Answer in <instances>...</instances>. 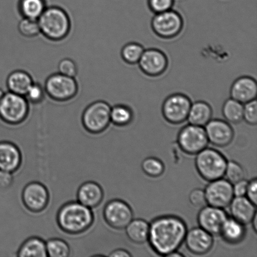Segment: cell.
Wrapping results in <instances>:
<instances>
[{
	"label": "cell",
	"mask_w": 257,
	"mask_h": 257,
	"mask_svg": "<svg viewBox=\"0 0 257 257\" xmlns=\"http://www.w3.org/2000/svg\"><path fill=\"white\" fill-rule=\"evenodd\" d=\"M251 223H252L253 228L256 233V230H257V216H256V215L255 216H254V218H253V220H252V221H251Z\"/></svg>",
	"instance_id": "f6af8a7d"
},
{
	"label": "cell",
	"mask_w": 257,
	"mask_h": 257,
	"mask_svg": "<svg viewBox=\"0 0 257 257\" xmlns=\"http://www.w3.org/2000/svg\"><path fill=\"white\" fill-rule=\"evenodd\" d=\"M14 183V173L0 171V189L7 190V189L11 188Z\"/></svg>",
	"instance_id": "ab89813d"
},
{
	"label": "cell",
	"mask_w": 257,
	"mask_h": 257,
	"mask_svg": "<svg viewBox=\"0 0 257 257\" xmlns=\"http://www.w3.org/2000/svg\"><path fill=\"white\" fill-rule=\"evenodd\" d=\"M21 151L15 144L10 141L0 142V171L14 173L22 165Z\"/></svg>",
	"instance_id": "ac0fdd59"
},
{
	"label": "cell",
	"mask_w": 257,
	"mask_h": 257,
	"mask_svg": "<svg viewBox=\"0 0 257 257\" xmlns=\"http://www.w3.org/2000/svg\"><path fill=\"white\" fill-rule=\"evenodd\" d=\"M248 182V181H246L245 179H244L243 180H241L237 183L233 184V191L234 197L245 196Z\"/></svg>",
	"instance_id": "b9f144b4"
},
{
	"label": "cell",
	"mask_w": 257,
	"mask_h": 257,
	"mask_svg": "<svg viewBox=\"0 0 257 257\" xmlns=\"http://www.w3.org/2000/svg\"><path fill=\"white\" fill-rule=\"evenodd\" d=\"M5 91L4 89V88H2V87H0V101H1V100L4 97V95L5 94Z\"/></svg>",
	"instance_id": "bcb514c9"
},
{
	"label": "cell",
	"mask_w": 257,
	"mask_h": 257,
	"mask_svg": "<svg viewBox=\"0 0 257 257\" xmlns=\"http://www.w3.org/2000/svg\"><path fill=\"white\" fill-rule=\"evenodd\" d=\"M46 95L44 87L39 83L34 82L24 97L29 104H39L44 101Z\"/></svg>",
	"instance_id": "e575fe53"
},
{
	"label": "cell",
	"mask_w": 257,
	"mask_h": 257,
	"mask_svg": "<svg viewBox=\"0 0 257 257\" xmlns=\"http://www.w3.org/2000/svg\"><path fill=\"white\" fill-rule=\"evenodd\" d=\"M18 30L22 36L26 38L36 37L40 34L38 20L22 18L18 25Z\"/></svg>",
	"instance_id": "d6a6232c"
},
{
	"label": "cell",
	"mask_w": 257,
	"mask_h": 257,
	"mask_svg": "<svg viewBox=\"0 0 257 257\" xmlns=\"http://www.w3.org/2000/svg\"><path fill=\"white\" fill-rule=\"evenodd\" d=\"M104 198L102 186L95 181H89L82 184L77 192V200L90 209L98 207Z\"/></svg>",
	"instance_id": "ffe728a7"
},
{
	"label": "cell",
	"mask_w": 257,
	"mask_h": 257,
	"mask_svg": "<svg viewBox=\"0 0 257 257\" xmlns=\"http://www.w3.org/2000/svg\"><path fill=\"white\" fill-rule=\"evenodd\" d=\"M208 143L216 147H225L232 142L234 131L229 122L221 119H211L205 126Z\"/></svg>",
	"instance_id": "2e32d148"
},
{
	"label": "cell",
	"mask_w": 257,
	"mask_h": 257,
	"mask_svg": "<svg viewBox=\"0 0 257 257\" xmlns=\"http://www.w3.org/2000/svg\"><path fill=\"white\" fill-rule=\"evenodd\" d=\"M178 144L184 153L196 155L207 147L208 140L205 127L189 124L181 128Z\"/></svg>",
	"instance_id": "30bf717a"
},
{
	"label": "cell",
	"mask_w": 257,
	"mask_h": 257,
	"mask_svg": "<svg viewBox=\"0 0 257 257\" xmlns=\"http://www.w3.org/2000/svg\"><path fill=\"white\" fill-rule=\"evenodd\" d=\"M245 225L233 218L228 217L221 227L220 235L228 243L237 244L245 238Z\"/></svg>",
	"instance_id": "cb8c5ba5"
},
{
	"label": "cell",
	"mask_w": 257,
	"mask_h": 257,
	"mask_svg": "<svg viewBox=\"0 0 257 257\" xmlns=\"http://www.w3.org/2000/svg\"><path fill=\"white\" fill-rule=\"evenodd\" d=\"M183 17L172 9L155 14L151 21L153 31L163 39H171L178 36L182 31Z\"/></svg>",
	"instance_id": "ba28073f"
},
{
	"label": "cell",
	"mask_w": 257,
	"mask_h": 257,
	"mask_svg": "<svg viewBox=\"0 0 257 257\" xmlns=\"http://www.w3.org/2000/svg\"><path fill=\"white\" fill-rule=\"evenodd\" d=\"M213 110L207 102L198 100L192 103L187 120L190 124L205 127L212 117Z\"/></svg>",
	"instance_id": "603a6c76"
},
{
	"label": "cell",
	"mask_w": 257,
	"mask_h": 257,
	"mask_svg": "<svg viewBox=\"0 0 257 257\" xmlns=\"http://www.w3.org/2000/svg\"><path fill=\"white\" fill-rule=\"evenodd\" d=\"M225 176L226 180L233 185L245 179V173L242 166L235 161H229L226 165Z\"/></svg>",
	"instance_id": "836d02e7"
},
{
	"label": "cell",
	"mask_w": 257,
	"mask_h": 257,
	"mask_svg": "<svg viewBox=\"0 0 257 257\" xmlns=\"http://www.w3.org/2000/svg\"><path fill=\"white\" fill-rule=\"evenodd\" d=\"M47 257H68L70 255L69 244L62 239L53 238L46 241Z\"/></svg>",
	"instance_id": "f546056e"
},
{
	"label": "cell",
	"mask_w": 257,
	"mask_h": 257,
	"mask_svg": "<svg viewBox=\"0 0 257 257\" xmlns=\"http://www.w3.org/2000/svg\"><path fill=\"white\" fill-rule=\"evenodd\" d=\"M167 256L182 257V256H184V255H183L182 253H180V252H178V251H174V252H173V253H170V255H168Z\"/></svg>",
	"instance_id": "ee69618b"
},
{
	"label": "cell",
	"mask_w": 257,
	"mask_h": 257,
	"mask_svg": "<svg viewBox=\"0 0 257 257\" xmlns=\"http://www.w3.org/2000/svg\"><path fill=\"white\" fill-rule=\"evenodd\" d=\"M138 64L145 75L157 77L162 75L167 69L168 60L165 53L153 48L144 50Z\"/></svg>",
	"instance_id": "5bb4252c"
},
{
	"label": "cell",
	"mask_w": 257,
	"mask_h": 257,
	"mask_svg": "<svg viewBox=\"0 0 257 257\" xmlns=\"http://www.w3.org/2000/svg\"><path fill=\"white\" fill-rule=\"evenodd\" d=\"M18 257H47L46 241L38 236H32L24 241L18 250Z\"/></svg>",
	"instance_id": "d4e9b609"
},
{
	"label": "cell",
	"mask_w": 257,
	"mask_h": 257,
	"mask_svg": "<svg viewBox=\"0 0 257 257\" xmlns=\"http://www.w3.org/2000/svg\"><path fill=\"white\" fill-rule=\"evenodd\" d=\"M189 200L191 205L196 208H202L207 204L205 191L200 188H196L191 191L189 195Z\"/></svg>",
	"instance_id": "f35d334b"
},
{
	"label": "cell",
	"mask_w": 257,
	"mask_h": 257,
	"mask_svg": "<svg viewBox=\"0 0 257 257\" xmlns=\"http://www.w3.org/2000/svg\"><path fill=\"white\" fill-rule=\"evenodd\" d=\"M175 0H148V5L153 13L160 14L173 9Z\"/></svg>",
	"instance_id": "74e56055"
},
{
	"label": "cell",
	"mask_w": 257,
	"mask_h": 257,
	"mask_svg": "<svg viewBox=\"0 0 257 257\" xmlns=\"http://www.w3.org/2000/svg\"><path fill=\"white\" fill-rule=\"evenodd\" d=\"M246 197L251 203L256 206L257 203V180L254 178L248 182L247 189H246Z\"/></svg>",
	"instance_id": "60d3db41"
},
{
	"label": "cell",
	"mask_w": 257,
	"mask_h": 257,
	"mask_svg": "<svg viewBox=\"0 0 257 257\" xmlns=\"http://www.w3.org/2000/svg\"><path fill=\"white\" fill-rule=\"evenodd\" d=\"M29 102L23 95L5 92L0 101V120L11 125L21 124L29 114Z\"/></svg>",
	"instance_id": "5b68a950"
},
{
	"label": "cell",
	"mask_w": 257,
	"mask_h": 257,
	"mask_svg": "<svg viewBox=\"0 0 257 257\" xmlns=\"http://www.w3.org/2000/svg\"><path fill=\"white\" fill-rule=\"evenodd\" d=\"M229 206L232 218L245 225L250 223L256 215V206L246 196L234 197Z\"/></svg>",
	"instance_id": "44dd1931"
},
{
	"label": "cell",
	"mask_w": 257,
	"mask_h": 257,
	"mask_svg": "<svg viewBox=\"0 0 257 257\" xmlns=\"http://www.w3.org/2000/svg\"><path fill=\"white\" fill-rule=\"evenodd\" d=\"M132 109L124 104H117L110 109V122L119 127L126 126L133 119Z\"/></svg>",
	"instance_id": "f1b7e54d"
},
{
	"label": "cell",
	"mask_w": 257,
	"mask_h": 257,
	"mask_svg": "<svg viewBox=\"0 0 257 257\" xmlns=\"http://www.w3.org/2000/svg\"><path fill=\"white\" fill-rule=\"evenodd\" d=\"M109 256L111 257H130L131 254L124 249L118 248L111 251Z\"/></svg>",
	"instance_id": "7bdbcfd3"
},
{
	"label": "cell",
	"mask_w": 257,
	"mask_h": 257,
	"mask_svg": "<svg viewBox=\"0 0 257 257\" xmlns=\"http://www.w3.org/2000/svg\"><path fill=\"white\" fill-rule=\"evenodd\" d=\"M228 216L222 208L212 206H205L201 208L198 215V222L200 227L212 235H220L221 227Z\"/></svg>",
	"instance_id": "9a60e30c"
},
{
	"label": "cell",
	"mask_w": 257,
	"mask_h": 257,
	"mask_svg": "<svg viewBox=\"0 0 257 257\" xmlns=\"http://www.w3.org/2000/svg\"><path fill=\"white\" fill-rule=\"evenodd\" d=\"M204 191L206 203L214 207H228L234 198L233 185L225 179L210 181Z\"/></svg>",
	"instance_id": "4fadbf2b"
},
{
	"label": "cell",
	"mask_w": 257,
	"mask_h": 257,
	"mask_svg": "<svg viewBox=\"0 0 257 257\" xmlns=\"http://www.w3.org/2000/svg\"><path fill=\"white\" fill-rule=\"evenodd\" d=\"M111 106L104 100H97L85 108L82 115V124L88 133L99 135L109 127Z\"/></svg>",
	"instance_id": "8992f818"
},
{
	"label": "cell",
	"mask_w": 257,
	"mask_h": 257,
	"mask_svg": "<svg viewBox=\"0 0 257 257\" xmlns=\"http://www.w3.org/2000/svg\"><path fill=\"white\" fill-rule=\"evenodd\" d=\"M125 229L128 238L132 242L143 244L148 241L150 224L143 219L133 220Z\"/></svg>",
	"instance_id": "484cf974"
},
{
	"label": "cell",
	"mask_w": 257,
	"mask_h": 257,
	"mask_svg": "<svg viewBox=\"0 0 257 257\" xmlns=\"http://www.w3.org/2000/svg\"><path fill=\"white\" fill-rule=\"evenodd\" d=\"M243 104L230 98L226 100L222 106V114L226 121L238 124L243 119Z\"/></svg>",
	"instance_id": "83f0119b"
},
{
	"label": "cell",
	"mask_w": 257,
	"mask_h": 257,
	"mask_svg": "<svg viewBox=\"0 0 257 257\" xmlns=\"http://www.w3.org/2000/svg\"><path fill=\"white\" fill-rule=\"evenodd\" d=\"M22 200L25 208L30 212L40 213L49 205V191L44 184L39 181H32L23 189Z\"/></svg>",
	"instance_id": "7c38bea8"
},
{
	"label": "cell",
	"mask_w": 257,
	"mask_h": 257,
	"mask_svg": "<svg viewBox=\"0 0 257 257\" xmlns=\"http://www.w3.org/2000/svg\"><path fill=\"white\" fill-rule=\"evenodd\" d=\"M58 72L66 76L75 78L78 73L76 62L70 58L62 59L58 64Z\"/></svg>",
	"instance_id": "d590c367"
},
{
	"label": "cell",
	"mask_w": 257,
	"mask_h": 257,
	"mask_svg": "<svg viewBox=\"0 0 257 257\" xmlns=\"http://www.w3.org/2000/svg\"><path fill=\"white\" fill-rule=\"evenodd\" d=\"M187 231L185 221L178 216H160L150 224L148 241L155 252L167 256L180 247Z\"/></svg>",
	"instance_id": "6da1fadb"
},
{
	"label": "cell",
	"mask_w": 257,
	"mask_h": 257,
	"mask_svg": "<svg viewBox=\"0 0 257 257\" xmlns=\"http://www.w3.org/2000/svg\"><path fill=\"white\" fill-rule=\"evenodd\" d=\"M231 98L245 104L256 99L257 83L254 78L242 76L233 82L230 88Z\"/></svg>",
	"instance_id": "d6986e66"
},
{
	"label": "cell",
	"mask_w": 257,
	"mask_h": 257,
	"mask_svg": "<svg viewBox=\"0 0 257 257\" xmlns=\"http://www.w3.org/2000/svg\"><path fill=\"white\" fill-rule=\"evenodd\" d=\"M192 102L187 95L175 93L163 102L162 114L166 121L172 124H182L187 120Z\"/></svg>",
	"instance_id": "9c48e42d"
},
{
	"label": "cell",
	"mask_w": 257,
	"mask_h": 257,
	"mask_svg": "<svg viewBox=\"0 0 257 257\" xmlns=\"http://www.w3.org/2000/svg\"><path fill=\"white\" fill-rule=\"evenodd\" d=\"M243 119L248 124L255 125L257 124L256 99L243 104Z\"/></svg>",
	"instance_id": "8d00e7d4"
},
{
	"label": "cell",
	"mask_w": 257,
	"mask_h": 257,
	"mask_svg": "<svg viewBox=\"0 0 257 257\" xmlns=\"http://www.w3.org/2000/svg\"><path fill=\"white\" fill-rule=\"evenodd\" d=\"M45 0H19L18 10L22 18L38 20L46 9Z\"/></svg>",
	"instance_id": "4316f807"
},
{
	"label": "cell",
	"mask_w": 257,
	"mask_h": 257,
	"mask_svg": "<svg viewBox=\"0 0 257 257\" xmlns=\"http://www.w3.org/2000/svg\"><path fill=\"white\" fill-rule=\"evenodd\" d=\"M44 88L50 99L57 102H65L76 96L79 85L74 77L55 73L48 77Z\"/></svg>",
	"instance_id": "52a82bcc"
},
{
	"label": "cell",
	"mask_w": 257,
	"mask_h": 257,
	"mask_svg": "<svg viewBox=\"0 0 257 257\" xmlns=\"http://www.w3.org/2000/svg\"><path fill=\"white\" fill-rule=\"evenodd\" d=\"M144 47L138 43L131 42L122 47L120 55L123 60L130 65L137 64L143 54Z\"/></svg>",
	"instance_id": "4dcf8cb0"
},
{
	"label": "cell",
	"mask_w": 257,
	"mask_h": 257,
	"mask_svg": "<svg viewBox=\"0 0 257 257\" xmlns=\"http://www.w3.org/2000/svg\"><path fill=\"white\" fill-rule=\"evenodd\" d=\"M34 83L31 75L25 70H16L8 75L6 85L8 91L25 96Z\"/></svg>",
	"instance_id": "7402d4cb"
},
{
	"label": "cell",
	"mask_w": 257,
	"mask_h": 257,
	"mask_svg": "<svg viewBox=\"0 0 257 257\" xmlns=\"http://www.w3.org/2000/svg\"><path fill=\"white\" fill-rule=\"evenodd\" d=\"M105 223L114 230H124L133 220V211L126 202L114 199L107 202L103 210Z\"/></svg>",
	"instance_id": "8fae6325"
},
{
	"label": "cell",
	"mask_w": 257,
	"mask_h": 257,
	"mask_svg": "<svg viewBox=\"0 0 257 257\" xmlns=\"http://www.w3.org/2000/svg\"><path fill=\"white\" fill-rule=\"evenodd\" d=\"M191 253L197 255L208 253L213 246V235L201 227H196L187 231L185 241Z\"/></svg>",
	"instance_id": "e0dca14e"
},
{
	"label": "cell",
	"mask_w": 257,
	"mask_h": 257,
	"mask_svg": "<svg viewBox=\"0 0 257 257\" xmlns=\"http://www.w3.org/2000/svg\"><path fill=\"white\" fill-rule=\"evenodd\" d=\"M38 22L40 34L52 41H61L69 35L71 30L69 15L61 7H47Z\"/></svg>",
	"instance_id": "3957f363"
},
{
	"label": "cell",
	"mask_w": 257,
	"mask_h": 257,
	"mask_svg": "<svg viewBox=\"0 0 257 257\" xmlns=\"http://www.w3.org/2000/svg\"><path fill=\"white\" fill-rule=\"evenodd\" d=\"M57 223L63 232L76 235L86 232L94 222L92 209L77 201L63 205L57 214Z\"/></svg>",
	"instance_id": "7a4b0ae2"
},
{
	"label": "cell",
	"mask_w": 257,
	"mask_h": 257,
	"mask_svg": "<svg viewBox=\"0 0 257 257\" xmlns=\"http://www.w3.org/2000/svg\"><path fill=\"white\" fill-rule=\"evenodd\" d=\"M227 163L222 154L215 149L206 148L196 155L195 160L199 175L209 182L225 176Z\"/></svg>",
	"instance_id": "277c9868"
},
{
	"label": "cell",
	"mask_w": 257,
	"mask_h": 257,
	"mask_svg": "<svg viewBox=\"0 0 257 257\" xmlns=\"http://www.w3.org/2000/svg\"><path fill=\"white\" fill-rule=\"evenodd\" d=\"M141 168L146 175L152 178H158L165 171V165L158 158L150 157L145 159L141 165Z\"/></svg>",
	"instance_id": "1f68e13d"
}]
</instances>
